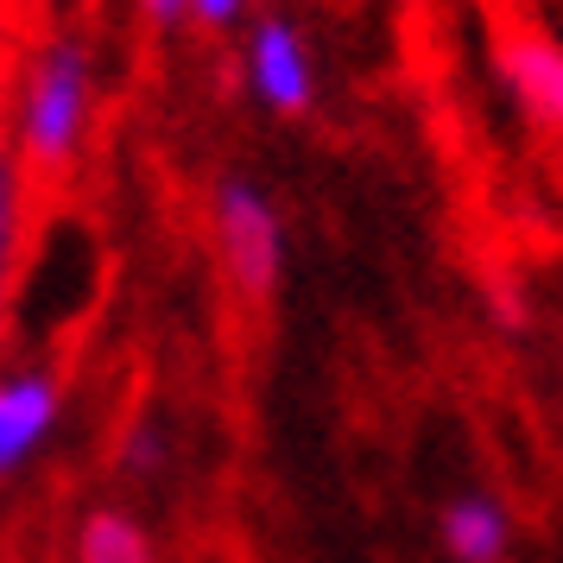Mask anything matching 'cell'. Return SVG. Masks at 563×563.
<instances>
[{
	"mask_svg": "<svg viewBox=\"0 0 563 563\" xmlns=\"http://www.w3.org/2000/svg\"><path fill=\"white\" fill-rule=\"evenodd\" d=\"M96 108H102V70L89 38L70 26L38 32L7 70V140L0 153L13 158L32 184L70 178L96 140Z\"/></svg>",
	"mask_w": 563,
	"mask_h": 563,
	"instance_id": "obj_1",
	"label": "cell"
},
{
	"mask_svg": "<svg viewBox=\"0 0 563 563\" xmlns=\"http://www.w3.org/2000/svg\"><path fill=\"white\" fill-rule=\"evenodd\" d=\"M209 241L222 260V279L241 305H273L285 279V216L266 197V184L229 172L209 190Z\"/></svg>",
	"mask_w": 563,
	"mask_h": 563,
	"instance_id": "obj_2",
	"label": "cell"
},
{
	"mask_svg": "<svg viewBox=\"0 0 563 563\" xmlns=\"http://www.w3.org/2000/svg\"><path fill=\"white\" fill-rule=\"evenodd\" d=\"M234 77L247 89V102L279 114V121H298L317 108V52H310V32L285 13H254L241 45H234Z\"/></svg>",
	"mask_w": 563,
	"mask_h": 563,
	"instance_id": "obj_3",
	"label": "cell"
},
{
	"mask_svg": "<svg viewBox=\"0 0 563 563\" xmlns=\"http://www.w3.org/2000/svg\"><path fill=\"white\" fill-rule=\"evenodd\" d=\"M70 418V380L52 361H7L0 367V482H20L45 456Z\"/></svg>",
	"mask_w": 563,
	"mask_h": 563,
	"instance_id": "obj_4",
	"label": "cell"
},
{
	"mask_svg": "<svg viewBox=\"0 0 563 563\" xmlns=\"http://www.w3.org/2000/svg\"><path fill=\"white\" fill-rule=\"evenodd\" d=\"M494 77H500V89L519 102V114H526L532 128L563 140V45L558 38H544V32H532V26L500 32V45H494Z\"/></svg>",
	"mask_w": 563,
	"mask_h": 563,
	"instance_id": "obj_5",
	"label": "cell"
},
{
	"mask_svg": "<svg viewBox=\"0 0 563 563\" xmlns=\"http://www.w3.org/2000/svg\"><path fill=\"white\" fill-rule=\"evenodd\" d=\"M437 544L450 563H507L512 551V507L487 487L450 494L437 512Z\"/></svg>",
	"mask_w": 563,
	"mask_h": 563,
	"instance_id": "obj_6",
	"label": "cell"
},
{
	"mask_svg": "<svg viewBox=\"0 0 563 563\" xmlns=\"http://www.w3.org/2000/svg\"><path fill=\"white\" fill-rule=\"evenodd\" d=\"M64 563H165V551H158V532L133 507L96 500V507L77 519Z\"/></svg>",
	"mask_w": 563,
	"mask_h": 563,
	"instance_id": "obj_7",
	"label": "cell"
},
{
	"mask_svg": "<svg viewBox=\"0 0 563 563\" xmlns=\"http://www.w3.org/2000/svg\"><path fill=\"white\" fill-rule=\"evenodd\" d=\"M32 190L38 184L0 153V335L20 298V266H26V241H32Z\"/></svg>",
	"mask_w": 563,
	"mask_h": 563,
	"instance_id": "obj_8",
	"label": "cell"
},
{
	"mask_svg": "<svg viewBox=\"0 0 563 563\" xmlns=\"http://www.w3.org/2000/svg\"><path fill=\"white\" fill-rule=\"evenodd\" d=\"M114 468L128 482H158L172 468V431H165V418H153V411L128 418V431L114 437Z\"/></svg>",
	"mask_w": 563,
	"mask_h": 563,
	"instance_id": "obj_9",
	"label": "cell"
},
{
	"mask_svg": "<svg viewBox=\"0 0 563 563\" xmlns=\"http://www.w3.org/2000/svg\"><path fill=\"white\" fill-rule=\"evenodd\" d=\"M254 20V0H190V26L203 32H234Z\"/></svg>",
	"mask_w": 563,
	"mask_h": 563,
	"instance_id": "obj_10",
	"label": "cell"
},
{
	"mask_svg": "<svg viewBox=\"0 0 563 563\" xmlns=\"http://www.w3.org/2000/svg\"><path fill=\"white\" fill-rule=\"evenodd\" d=\"M133 20L153 38H172V32L190 26V0H133Z\"/></svg>",
	"mask_w": 563,
	"mask_h": 563,
	"instance_id": "obj_11",
	"label": "cell"
},
{
	"mask_svg": "<svg viewBox=\"0 0 563 563\" xmlns=\"http://www.w3.org/2000/svg\"><path fill=\"white\" fill-rule=\"evenodd\" d=\"M45 7H77V0H45Z\"/></svg>",
	"mask_w": 563,
	"mask_h": 563,
	"instance_id": "obj_12",
	"label": "cell"
}]
</instances>
